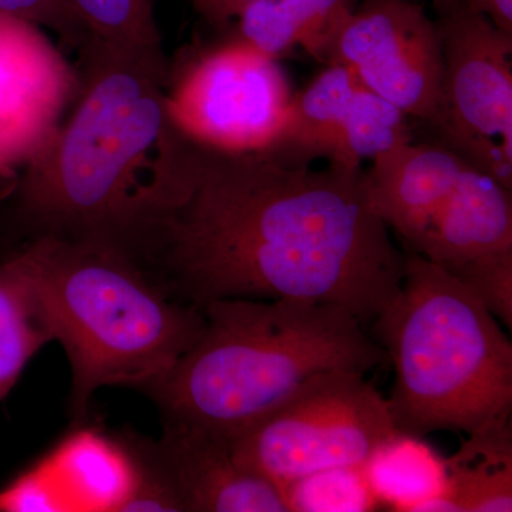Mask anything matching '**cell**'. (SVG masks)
Masks as SVG:
<instances>
[{
    "label": "cell",
    "mask_w": 512,
    "mask_h": 512,
    "mask_svg": "<svg viewBox=\"0 0 512 512\" xmlns=\"http://www.w3.org/2000/svg\"><path fill=\"white\" fill-rule=\"evenodd\" d=\"M55 340L52 318L29 247L0 261V402L30 359Z\"/></svg>",
    "instance_id": "e0dca14e"
},
{
    "label": "cell",
    "mask_w": 512,
    "mask_h": 512,
    "mask_svg": "<svg viewBox=\"0 0 512 512\" xmlns=\"http://www.w3.org/2000/svg\"><path fill=\"white\" fill-rule=\"evenodd\" d=\"M28 247L72 366L77 413L104 386L150 392L204 328L201 308L170 301L119 247L46 234Z\"/></svg>",
    "instance_id": "5b68a950"
},
{
    "label": "cell",
    "mask_w": 512,
    "mask_h": 512,
    "mask_svg": "<svg viewBox=\"0 0 512 512\" xmlns=\"http://www.w3.org/2000/svg\"><path fill=\"white\" fill-rule=\"evenodd\" d=\"M444 269L466 286L498 322L512 328V248L476 256Z\"/></svg>",
    "instance_id": "44dd1931"
},
{
    "label": "cell",
    "mask_w": 512,
    "mask_h": 512,
    "mask_svg": "<svg viewBox=\"0 0 512 512\" xmlns=\"http://www.w3.org/2000/svg\"><path fill=\"white\" fill-rule=\"evenodd\" d=\"M80 92L77 64L36 23L0 10V183L55 137Z\"/></svg>",
    "instance_id": "30bf717a"
},
{
    "label": "cell",
    "mask_w": 512,
    "mask_h": 512,
    "mask_svg": "<svg viewBox=\"0 0 512 512\" xmlns=\"http://www.w3.org/2000/svg\"><path fill=\"white\" fill-rule=\"evenodd\" d=\"M357 0H254L239 13L234 35L281 60L295 47L325 63Z\"/></svg>",
    "instance_id": "9a60e30c"
},
{
    "label": "cell",
    "mask_w": 512,
    "mask_h": 512,
    "mask_svg": "<svg viewBox=\"0 0 512 512\" xmlns=\"http://www.w3.org/2000/svg\"><path fill=\"white\" fill-rule=\"evenodd\" d=\"M202 308L227 298L335 305L370 325L402 288L403 255L367 201L363 168L289 167L198 146L177 200L128 242Z\"/></svg>",
    "instance_id": "6da1fadb"
},
{
    "label": "cell",
    "mask_w": 512,
    "mask_h": 512,
    "mask_svg": "<svg viewBox=\"0 0 512 512\" xmlns=\"http://www.w3.org/2000/svg\"><path fill=\"white\" fill-rule=\"evenodd\" d=\"M507 248H512V190L468 165L409 252L448 268Z\"/></svg>",
    "instance_id": "4fadbf2b"
},
{
    "label": "cell",
    "mask_w": 512,
    "mask_h": 512,
    "mask_svg": "<svg viewBox=\"0 0 512 512\" xmlns=\"http://www.w3.org/2000/svg\"><path fill=\"white\" fill-rule=\"evenodd\" d=\"M476 12L483 13L497 28L512 35V0H464Z\"/></svg>",
    "instance_id": "cb8c5ba5"
},
{
    "label": "cell",
    "mask_w": 512,
    "mask_h": 512,
    "mask_svg": "<svg viewBox=\"0 0 512 512\" xmlns=\"http://www.w3.org/2000/svg\"><path fill=\"white\" fill-rule=\"evenodd\" d=\"M0 10L36 23L60 37L67 49L79 52L89 36L64 0H0Z\"/></svg>",
    "instance_id": "7402d4cb"
},
{
    "label": "cell",
    "mask_w": 512,
    "mask_h": 512,
    "mask_svg": "<svg viewBox=\"0 0 512 512\" xmlns=\"http://www.w3.org/2000/svg\"><path fill=\"white\" fill-rule=\"evenodd\" d=\"M468 165L439 141H410L373 158L365 171L367 201L409 248L436 217Z\"/></svg>",
    "instance_id": "7c38bea8"
},
{
    "label": "cell",
    "mask_w": 512,
    "mask_h": 512,
    "mask_svg": "<svg viewBox=\"0 0 512 512\" xmlns=\"http://www.w3.org/2000/svg\"><path fill=\"white\" fill-rule=\"evenodd\" d=\"M399 430L386 397L353 370L318 373L228 441L239 463L281 488L298 478L363 466Z\"/></svg>",
    "instance_id": "8992f818"
},
{
    "label": "cell",
    "mask_w": 512,
    "mask_h": 512,
    "mask_svg": "<svg viewBox=\"0 0 512 512\" xmlns=\"http://www.w3.org/2000/svg\"><path fill=\"white\" fill-rule=\"evenodd\" d=\"M89 39L131 50L164 53L154 0H64Z\"/></svg>",
    "instance_id": "d6986e66"
},
{
    "label": "cell",
    "mask_w": 512,
    "mask_h": 512,
    "mask_svg": "<svg viewBox=\"0 0 512 512\" xmlns=\"http://www.w3.org/2000/svg\"><path fill=\"white\" fill-rule=\"evenodd\" d=\"M301 93L293 94L288 116L271 146L262 153L289 167H311L326 158L340 164L343 134L359 80L339 63L325 64Z\"/></svg>",
    "instance_id": "5bb4252c"
},
{
    "label": "cell",
    "mask_w": 512,
    "mask_h": 512,
    "mask_svg": "<svg viewBox=\"0 0 512 512\" xmlns=\"http://www.w3.org/2000/svg\"><path fill=\"white\" fill-rule=\"evenodd\" d=\"M288 512H369L380 510L363 466L328 468L281 488Z\"/></svg>",
    "instance_id": "ffe728a7"
},
{
    "label": "cell",
    "mask_w": 512,
    "mask_h": 512,
    "mask_svg": "<svg viewBox=\"0 0 512 512\" xmlns=\"http://www.w3.org/2000/svg\"><path fill=\"white\" fill-rule=\"evenodd\" d=\"M293 94L279 60L232 35L170 66L165 109L198 146L262 153L284 126Z\"/></svg>",
    "instance_id": "52a82bcc"
},
{
    "label": "cell",
    "mask_w": 512,
    "mask_h": 512,
    "mask_svg": "<svg viewBox=\"0 0 512 512\" xmlns=\"http://www.w3.org/2000/svg\"><path fill=\"white\" fill-rule=\"evenodd\" d=\"M148 447L183 511L288 512L278 487L239 463L222 437L167 420Z\"/></svg>",
    "instance_id": "8fae6325"
},
{
    "label": "cell",
    "mask_w": 512,
    "mask_h": 512,
    "mask_svg": "<svg viewBox=\"0 0 512 512\" xmlns=\"http://www.w3.org/2000/svg\"><path fill=\"white\" fill-rule=\"evenodd\" d=\"M251 2L254 0H191V5L205 22L214 28L225 29Z\"/></svg>",
    "instance_id": "603a6c76"
},
{
    "label": "cell",
    "mask_w": 512,
    "mask_h": 512,
    "mask_svg": "<svg viewBox=\"0 0 512 512\" xmlns=\"http://www.w3.org/2000/svg\"><path fill=\"white\" fill-rule=\"evenodd\" d=\"M433 2L434 8L437 9V12L440 10L448 8V6L454 5L458 0H431Z\"/></svg>",
    "instance_id": "d4e9b609"
},
{
    "label": "cell",
    "mask_w": 512,
    "mask_h": 512,
    "mask_svg": "<svg viewBox=\"0 0 512 512\" xmlns=\"http://www.w3.org/2000/svg\"><path fill=\"white\" fill-rule=\"evenodd\" d=\"M380 507L399 512H457L446 458L420 436L397 430L363 464Z\"/></svg>",
    "instance_id": "2e32d148"
},
{
    "label": "cell",
    "mask_w": 512,
    "mask_h": 512,
    "mask_svg": "<svg viewBox=\"0 0 512 512\" xmlns=\"http://www.w3.org/2000/svg\"><path fill=\"white\" fill-rule=\"evenodd\" d=\"M373 325L394 367L387 402L397 429L468 436L510 423L511 340L446 269L409 252L402 288Z\"/></svg>",
    "instance_id": "277c9868"
},
{
    "label": "cell",
    "mask_w": 512,
    "mask_h": 512,
    "mask_svg": "<svg viewBox=\"0 0 512 512\" xmlns=\"http://www.w3.org/2000/svg\"><path fill=\"white\" fill-rule=\"evenodd\" d=\"M80 92L55 137L15 183L39 235L126 247L167 207L183 134L168 119L165 53L89 39Z\"/></svg>",
    "instance_id": "7a4b0ae2"
},
{
    "label": "cell",
    "mask_w": 512,
    "mask_h": 512,
    "mask_svg": "<svg viewBox=\"0 0 512 512\" xmlns=\"http://www.w3.org/2000/svg\"><path fill=\"white\" fill-rule=\"evenodd\" d=\"M446 468L457 512H511V421L468 434Z\"/></svg>",
    "instance_id": "ac0fdd59"
},
{
    "label": "cell",
    "mask_w": 512,
    "mask_h": 512,
    "mask_svg": "<svg viewBox=\"0 0 512 512\" xmlns=\"http://www.w3.org/2000/svg\"><path fill=\"white\" fill-rule=\"evenodd\" d=\"M174 369L150 390L167 420L227 441L302 383L329 370L366 375L387 362L356 316L298 299H217Z\"/></svg>",
    "instance_id": "3957f363"
},
{
    "label": "cell",
    "mask_w": 512,
    "mask_h": 512,
    "mask_svg": "<svg viewBox=\"0 0 512 512\" xmlns=\"http://www.w3.org/2000/svg\"><path fill=\"white\" fill-rule=\"evenodd\" d=\"M443 77L434 140L512 190V35L464 0L440 10Z\"/></svg>",
    "instance_id": "ba28073f"
},
{
    "label": "cell",
    "mask_w": 512,
    "mask_h": 512,
    "mask_svg": "<svg viewBox=\"0 0 512 512\" xmlns=\"http://www.w3.org/2000/svg\"><path fill=\"white\" fill-rule=\"evenodd\" d=\"M352 70L360 83L429 126L443 77L437 22L416 0H365L343 23L325 64Z\"/></svg>",
    "instance_id": "9c48e42d"
}]
</instances>
